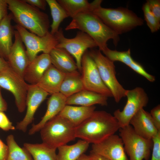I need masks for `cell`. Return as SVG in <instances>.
Masks as SVG:
<instances>
[{
  "instance_id": "obj_42",
  "label": "cell",
  "mask_w": 160,
  "mask_h": 160,
  "mask_svg": "<svg viewBox=\"0 0 160 160\" xmlns=\"http://www.w3.org/2000/svg\"><path fill=\"white\" fill-rule=\"evenodd\" d=\"M9 66L8 62L0 56V71Z\"/></svg>"
},
{
  "instance_id": "obj_25",
  "label": "cell",
  "mask_w": 160,
  "mask_h": 160,
  "mask_svg": "<svg viewBox=\"0 0 160 160\" xmlns=\"http://www.w3.org/2000/svg\"><path fill=\"white\" fill-rule=\"evenodd\" d=\"M23 147L31 154L33 160H57V149L46 144L25 143Z\"/></svg>"
},
{
  "instance_id": "obj_19",
  "label": "cell",
  "mask_w": 160,
  "mask_h": 160,
  "mask_svg": "<svg viewBox=\"0 0 160 160\" xmlns=\"http://www.w3.org/2000/svg\"><path fill=\"white\" fill-rule=\"evenodd\" d=\"M66 74L51 64L36 84L51 95L60 92V87Z\"/></svg>"
},
{
  "instance_id": "obj_12",
  "label": "cell",
  "mask_w": 160,
  "mask_h": 160,
  "mask_svg": "<svg viewBox=\"0 0 160 160\" xmlns=\"http://www.w3.org/2000/svg\"><path fill=\"white\" fill-rule=\"evenodd\" d=\"M81 73L84 89L108 97H113L111 92L102 81L95 62L87 51L82 57Z\"/></svg>"
},
{
  "instance_id": "obj_24",
  "label": "cell",
  "mask_w": 160,
  "mask_h": 160,
  "mask_svg": "<svg viewBox=\"0 0 160 160\" xmlns=\"http://www.w3.org/2000/svg\"><path fill=\"white\" fill-rule=\"evenodd\" d=\"M89 144L81 139L72 145L60 146L57 148V160H77L87 150Z\"/></svg>"
},
{
  "instance_id": "obj_15",
  "label": "cell",
  "mask_w": 160,
  "mask_h": 160,
  "mask_svg": "<svg viewBox=\"0 0 160 160\" xmlns=\"http://www.w3.org/2000/svg\"><path fill=\"white\" fill-rule=\"evenodd\" d=\"M14 41L8 56L7 61L10 67L23 78L30 61L23 43L18 31H14Z\"/></svg>"
},
{
  "instance_id": "obj_41",
  "label": "cell",
  "mask_w": 160,
  "mask_h": 160,
  "mask_svg": "<svg viewBox=\"0 0 160 160\" xmlns=\"http://www.w3.org/2000/svg\"><path fill=\"white\" fill-rule=\"evenodd\" d=\"M7 108V103L3 98L1 92V87H0V111H6Z\"/></svg>"
},
{
  "instance_id": "obj_18",
  "label": "cell",
  "mask_w": 160,
  "mask_h": 160,
  "mask_svg": "<svg viewBox=\"0 0 160 160\" xmlns=\"http://www.w3.org/2000/svg\"><path fill=\"white\" fill-rule=\"evenodd\" d=\"M51 64L49 54L43 53L37 55L27 68L23 77L25 80L30 84L36 85Z\"/></svg>"
},
{
  "instance_id": "obj_10",
  "label": "cell",
  "mask_w": 160,
  "mask_h": 160,
  "mask_svg": "<svg viewBox=\"0 0 160 160\" xmlns=\"http://www.w3.org/2000/svg\"><path fill=\"white\" fill-rule=\"evenodd\" d=\"M28 85L24 78L9 66L0 71V87L12 94L18 111L20 113L23 112L26 107Z\"/></svg>"
},
{
  "instance_id": "obj_22",
  "label": "cell",
  "mask_w": 160,
  "mask_h": 160,
  "mask_svg": "<svg viewBox=\"0 0 160 160\" xmlns=\"http://www.w3.org/2000/svg\"><path fill=\"white\" fill-rule=\"evenodd\" d=\"M12 20L10 13L0 22V56L7 60L13 44L14 31L11 25Z\"/></svg>"
},
{
  "instance_id": "obj_20",
  "label": "cell",
  "mask_w": 160,
  "mask_h": 160,
  "mask_svg": "<svg viewBox=\"0 0 160 160\" xmlns=\"http://www.w3.org/2000/svg\"><path fill=\"white\" fill-rule=\"evenodd\" d=\"M52 64L66 75L79 72L76 63L65 49L55 47L49 53Z\"/></svg>"
},
{
  "instance_id": "obj_11",
  "label": "cell",
  "mask_w": 160,
  "mask_h": 160,
  "mask_svg": "<svg viewBox=\"0 0 160 160\" xmlns=\"http://www.w3.org/2000/svg\"><path fill=\"white\" fill-rule=\"evenodd\" d=\"M125 97H127L126 103L122 110H115L113 116L117 120L120 128L129 125L133 116L140 109L146 107L149 98L144 89L137 87L131 90H126Z\"/></svg>"
},
{
  "instance_id": "obj_28",
  "label": "cell",
  "mask_w": 160,
  "mask_h": 160,
  "mask_svg": "<svg viewBox=\"0 0 160 160\" xmlns=\"http://www.w3.org/2000/svg\"><path fill=\"white\" fill-rule=\"evenodd\" d=\"M49 6L52 19V22L50 25V33L55 35L58 31L60 24L65 18L68 17L67 13L55 0H46Z\"/></svg>"
},
{
  "instance_id": "obj_8",
  "label": "cell",
  "mask_w": 160,
  "mask_h": 160,
  "mask_svg": "<svg viewBox=\"0 0 160 160\" xmlns=\"http://www.w3.org/2000/svg\"><path fill=\"white\" fill-rule=\"evenodd\" d=\"M14 28L18 31L25 45L26 54L30 62L40 52L49 54L58 44L57 37L50 32L43 36H40L17 24L14 26Z\"/></svg>"
},
{
  "instance_id": "obj_9",
  "label": "cell",
  "mask_w": 160,
  "mask_h": 160,
  "mask_svg": "<svg viewBox=\"0 0 160 160\" xmlns=\"http://www.w3.org/2000/svg\"><path fill=\"white\" fill-rule=\"evenodd\" d=\"M55 35L58 41L56 47L65 49L75 58L78 70L81 73L82 56L88 49L97 47L96 43L89 35L81 31L72 39L65 38L61 28Z\"/></svg>"
},
{
  "instance_id": "obj_30",
  "label": "cell",
  "mask_w": 160,
  "mask_h": 160,
  "mask_svg": "<svg viewBox=\"0 0 160 160\" xmlns=\"http://www.w3.org/2000/svg\"><path fill=\"white\" fill-rule=\"evenodd\" d=\"M105 56L111 61L121 62L129 66L134 60L131 55L130 49L124 51H119L111 50L106 47L102 51Z\"/></svg>"
},
{
  "instance_id": "obj_34",
  "label": "cell",
  "mask_w": 160,
  "mask_h": 160,
  "mask_svg": "<svg viewBox=\"0 0 160 160\" xmlns=\"http://www.w3.org/2000/svg\"><path fill=\"white\" fill-rule=\"evenodd\" d=\"M0 128L5 131L15 129L4 112L1 111H0Z\"/></svg>"
},
{
  "instance_id": "obj_36",
  "label": "cell",
  "mask_w": 160,
  "mask_h": 160,
  "mask_svg": "<svg viewBox=\"0 0 160 160\" xmlns=\"http://www.w3.org/2000/svg\"><path fill=\"white\" fill-rule=\"evenodd\" d=\"M150 114L153 121L158 130H160V105L158 104L151 111Z\"/></svg>"
},
{
  "instance_id": "obj_26",
  "label": "cell",
  "mask_w": 160,
  "mask_h": 160,
  "mask_svg": "<svg viewBox=\"0 0 160 160\" xmlns=\"http://www.w3.org/2000/svg\"><path fill=\"white\" fill-rule=\"evenodd\" d=\"M57 1L68 17L72 18L81 13L92 12L95 5L94 1L90 3L87 0H57Z\"/></svg>"
},
{
  "instance_id": "obj_35",
  "label": "cell",
  "mask_w": 160,
  "mask_h": 160,
  "mask_svg": "<svg viewBox=\"0 0 160 160\" xmlns=\"http://www.w3.org/2000/svg\"><path fill=\"white\" fill-rule=\"evenodd\" d=\"M147 1L148 3L151 11L158 20L160 22V1L148 0Z\"/></svg>"
},
{
  "instance_id": "obj_16",
  "label": "cell",
  "mask_w": 160,
  "mask_h": 160,
  "mask_svg": "<svg viewBox=\"0 0 160 160\" xmlns=\"http://www.w3.org/2000/svg\"><path fill=\"white\" fill-rule=\"evenodd\" d=\"M129 124L139 135L152 139L159 131L156 127L150 113L143 108L139 110L132 118Z\"/></svg>"
},
{
  "instance_id": "obj_17",
  "label": "cell",
  "mask_w": 160,
  "mask_h": 160,
  "mask_svg": "<svg viewBox=\"0 0 160 160\" xmlns=\"http://www.w3.org/2000/svg\"><path fill=\"white\" fill-rule=\"evenodd\" d=\"M66 99L67 97L60 92L52 95L48 100L45 114L39 123L32 126L29 131V135H32L40 131L47 121L58 115L66 105Z\"/></svg>"
},
{
  "instance_id": "obj_7",
  "label": "cell",
  "mask_w": 160,
  "mask_h": 160,
  "mask_svg": "<svg viewBox=\"0 0 160 160\" xmlns=\"http://www.w3.org/2000/svg\"><path fill=\"white\" fill-rule=\"evenodd\" d=\"M125 152L129 160H149L153 146L152 139L143 138L130 124L119 129Z\"/></svg>"
},
{
  "instance_id": "obj_31",
  "label": "cell",
  "mask_w": 160,
  "mask_h": 160,
  "mask_svg": "<svg viewBox=\"0 0 160 160\" xmlns=\"http://www.w3.org/2000/svg\"><path fill=\"white\" fill-rule=\"evenodd\" d=\"M142 9L145 19L152 33L157 31L160 28V22L158 20L151 11L148 2L143 4Z\"/></svg>"
},
{
  "instance_id": "obj_5",
  "label": "cell",
  "mask_w": 160,
  "mask_h": 160,
  "mask_svg": "<svg viewBox=\"0 0 160 160\" xmlns=\"http://www.w3.org/2000/svg\"><path fill=\"white\" fill-rule=\"evenodd\" d=\"M76 127L67 119L57 115L48 121L40 130L43 143L57 149L76 138Z\"/></svg>"
},
{
  "instance_id": "obj_39",
  "label": "cell",
  "mask_w": 160,
  "mask_h": 160,
  "mask_svg": "<svg viewBox=\"0 0 160 160\" xmlns=\"http://www.w3.org/2000/svg\"><path fill=\"white\" fill-rule=\"evenodd\" d=\"M8 153V148L0 139V160H7Z\"/></svg>"
},
{
  "instance_id": "obj_37",
  "label": "cell",
  "mask_w": 160,
  "mask_h": 160,
  "mask_svg": "<svg viewBox=\"0 0 160 160\" xmlns=\"http://www.w3.org/2000/svg\"><path fill=\"white\" fill-rule=\"evenodd\" d=\"M28 4L39 9L45 10L47 4L44 0H24Z\"/></svg>"
},
{
  "instance_id": "obj_43",
  "label": "cell",
  "mask_w": 160,
  "mask_h": 160,
  "mask_svg": "<svg viewBox=\"0 0 160 160\" xmlns=\"http://www.w3.org/2000/svg\"><path fill=\"white\" fill-rule=\"evenodd\" d=\"M77 160H90V158L89 155H87L84 153Z\"/></svg>"
},
{
  "instance_id": "obj_1",
  "label": "cell",
  "mask_w": 160,
  "mask_h": 160,
  "mask_svg": "<svg viewBox=\"0 0 160 160\" xmlns=\"http://www.w3.org/2000/svg\"><path fill=\"white\" fill-rule=\"evenodd\" d=\"M120 128L113 116L104 111H95L76 127V136L89 143L96 144L114 134Z\"/></svg>"
},
{
  "instance_id": "obj_13",
  "label": "cell",
  "mask_w": 160,
  "mask_h": 160,
  "mask_svg": "<svg viewBox=\"0 0 160 160\" xmlns=\"http://www.w3.org/2000/svg\"><path fill=\"white\" fill-rule=\"evenodd\" d=\"M49 94L36 85L28 84L26 99L27 111L23 119L18 122L15 128L24 132L34 119L35 113Z\"/></svg>"
},
{
  "instance_id": "obj_23",
  "label": "cell",
  "mask_w": 160,
  "mask_h": 160,
  "mask_svg": "<svg viewBox=\"0 0 160 160\" xmlns=\"http://www.w3.org/2000/svg\"><path fill=\"white\" fill-rule=\"evenodd\" d=\"M95 108L94 105L77 106L66 105L58 115L67 119L76 127L90 116Z\"/></svg>"
},
{
  "instance_id": "obj_27",
  "label": "cell",
  "mask_w": 160,
  "mask_h": 160,
  "mask_svg": "<svg viewBox=\"0 0 160 160\" xmlns=\"http://www.w3.org/2000/svg\"><path fill=\"white\" fill-rule=\"evenodd\" d=\"M84 89L80 73L66 75L61 84L60 92L67 98Z\"/></svg>"
},
{
  "instance_id": "obj_38",
  "label": "cell",
  "mask_w": 160,
  "mask_h": 160,
  "mask_svg": "<svg viewBox=\"0 0 160 160\" xmlns=\"http://www.w3.org/2000/svg\"><path fill=\"white\" fill-rule=\"evenodd\" d=\"M8 6L6 0H0V22L8 15Z\"/></svg>"
},
{
  "instance_id": "obj_6",
  "label": "cell",
  "mask_w": 160,
  "mask_h": 160,
  "mask_svg": "<svg viewBox=\"0 0 160 160\" xmlns=\"http://www.w3.org/2000/svg\"><path fill=\"white\" fill-rule=\"evenodd\" d=\"M88 53L95 62L102 81L111 92L115 101L119 103L125 97L126 89L117 79L114 62L104 55L99 49H92Z\"/></svg>"
},
{
  "instance_id": "obj_3",
  "label": "cell",
  "mask_w": 160,
  "mask_h": 160,
  "mask_svg": "<svg viewBox=\"0 0 160 160\" xmlns=\"http://www.w3.org/2000/svg\"><path fill=\"white\" fill-rule=\"evenodd\" d=\"M78 29L87 33L95 42L101 51L108 47L107 42L113 40L116 46L119 35L110 28L92 12L79 14L72 18L65 30Z\"/></svg>"
},
{
  "instance_id": "obj_29",
  "label": "cell",
  "mask_w": 160,
  "mask_h": 160,
  "mask_svg": "<svg viewBox=\"0 0 160 160\" xmlns=\"http://www.w3.org/2000/svg\"><path fill=\"white\" fill-rule=\"evenodd\" d=\"M6 141L8 148L7 160H33L29 152L24 147L21 148L17 144L13 135H8Z\"/></svg>"
},
{
  "instance_id": "obj_21",
  "label": "cell",
  "mask_w": 160,
  "mask_h": 160,
  "mask_svg": "<svg viewBox=\"0 0 160 160\" xmlns=\"http://www.w3.org/2000/svg\"><path fill=\"white\" fill-rule=\"evenodd\" d=\"M108 97L86 89L67 98L66 105H77L90 106L95 104L102 106L108 105Z\"/></svg>"
},
{
  "instance_id": "obj_40",
  "label": "cell",
  "mask_w": 160,
  "mask_h": 160,
  "mask_svg": "<svg viewBox=\"0 0 160 160\" xmlns=\"http://www.w3.org/2000/svg\"><path fill=\"white\" fill-rule=\"evenodd\" d=\"M89 156L90 160H108L105 157L96 153L92 151H90Z\"/></svg>"
},
{
  "instance_id": "obj_2",
  "label": "cell",
  "mask_w": 160,
  "mask_h": 160,
  "mask_svg": "<svg viewBox=\"0 0 160 160\" xmlns=\"http://www.w3.org/2000/svg\"><path fill=\"white\" fill-rule=\"evenodd\" d=\"M12 19L18 25L39 36L49 31L50 22L48 15L32 6L24 0H6Z\"/></svg>"
},
{
  "instance_id": "obj_32",
  "label": "cell",
  "mask_w": 160,
  "mask_h": 160,
  "mask_svg": "<svg viewBox=\"0 0 160 160\" xmlns=\"http://www.w3.org/2000/svg\"><path fill=\"white\" fill-rule=\"evenodd\" d=\"M129 67L137 73L145 78L149 81L153 82L155 81V76L148 73L140 64L134 60Z\"/></svg>"
},
{
  "instance_id": "obj_33",
  "label": "cell",
  "mask_w": 160,
  "mask_h": 160,
  "mask_svg": "<svg viewBox=\"0 0 160 160\" xmlns=\"http://www.w3.org/2000/svg\"><path fill=\"white\" fill-rule=\"evenodd\" d=\"M153 146L151 160H160V130L152 138Z\"/></svg>"
},
{
  "instance_id": "obj_14",
  "label": "cell",
  "mask_w": 160,
  "mask_h": 160,
  "mask_svg": "<svg viewBox=\"0 0 160 160\" xmlns=\"http://www.w3.org/2000/svg\"><path fill=\"white\" fill-rule=\"evenodd\" d=\"M92 151L108 160H129L119 136L114 134L99 143L93 144Z\"/></svg>"
},
{
  "instance_id": "obj_4",
  "label": "cell",
  "mask_w": 160,
  "mask_h": 160,
  "mask_svg": "<svg viewBox=\"0 0 160 160\" xmlns=\"http://www.w3.org/2000/svg\"><path fill=\"white\" fill-rule=\"evenodd\" d=\"M101 0H97L92 11L107 26L118 35L130 31L143 24L144 21L127 8L102 7Z\"/></svg>"
}]
</instances>
